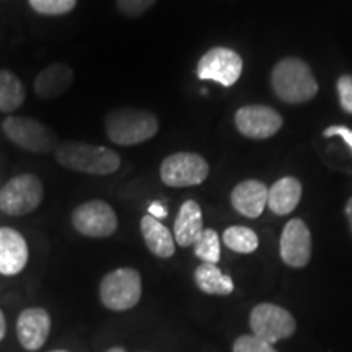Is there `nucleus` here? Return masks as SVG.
<instances>
[{"label": "nucleus", "mask_w": 352, "mask_h": 352, "mask_svg": "<svg viewBox=\"0 0 352 352\" xmlns=\"http://www.w3.org/2000/svg\"><path fill=\"white\" fill-rule=\"evenodd\" d=\"M271 85L277 98L290 104L307 103L318 94V82L310 65L297 57L279 60L271 74Z\"/></svg>", "instance_id": "1"}, {"label": "nucleus", "mask_w": 352, "mask_h": 352, "mask_svg": "<svg viewBox=\"0 0 352 352\" xmlns=\"http://www.w3.org/2000/svg\"><path fill=\"white\" fill-rule=\"evenodd\" d=\"M56 160L64 168L87 175H111L120 170L121 158L108 147L85 142H64L56 148Z\"/></svg>", "instance_id": "2"}, {"label": "nucleus", "mask_w": 352, "mask_h": 352, "mask_svg": "<svg viewBox=\"0 0 352 352\" xmlns=\"http://www.w3.org/2000/svg\"><path fill=\"white\" fill-rule=\"evenodd\" d=\"M104 129L111 142L127 147L151 140L158 132V120L147 109L118 108L107 114Z\"/></svg>", "instance_id": "3"}, {"label": "nucleus", "mask_w": 352, "mask_h": 352, "mask_svg": "<svg viewBox=\"0 0 352 352\" xmlns=\"http://www.w3.org/2000/svg\"><path fill=\"white\" fill-rule=\"evenodd\" d=\"M100 302L111 311H127L142 298V277L134 267H120L100 280Z\"/></svg>", "instance_id": "4"}, {"label": "nucleus", "mask_w": 352, "mask_h": 352, "mask_svg": "<svg viewBox=\"0 0 352 352\" xmlns=\"http://www.w3.org/2000/svg\"><path fill=\"white\" fill-rule=\"evenodd\" d=\"M43 197L44 188L36 175H19L0 189V210L12 217H21L36 210Z\"/></svg>", "instance_id": "5"}, {"label": "nucleus", "mask_w": 352, "mask_h": 352, "mask_svg": "<svg viewBox=\"0 0 352 352\" xmlns=\"http://www.w3.org/2000/svg\"><path fill=\"white\" fill-rule=\"evenodd\" d=\"M2 129L13 144L26 152L47 153L59 147L56 132L33 118L8 116L2 122Z\"/></svg>", "instance_id": "6"}, {"label": "nucleus", "mask_w": 352, "mask_h": 352, "mask_svg": "<svg viewBox=\"0 0 352 352\" xmlns=\"http://www.w3.org/2000/svg\"><path fill=\"white\" fill-rule=\"evenodd\" d=\"M250 327L254 336L274 346L287 340L297 329L296 318L285 308L274 303H259L250 315Z\"/></svg>", "instance_id": "7"}, {"label": "nucleus", "mask_w": 352, "mask_h": 352, "mask_svg": "<svg viewBox=\"0 0 352 352\" xmlns=\"http://www.w3.org/2000/svg\"><path fill=\"white\" fill-rule=\"evenodd\" d=\"M209 164L204 157L191 152H178L162 162L160 178L170 188H188L204 183Z\"/></svg>", "instance_id": "8"}, {"label": "nucleus", "mask_w": 352, "mask_h": 352, "mask_svg": "<svg viewBox=\"0 0 352 352\" xmlns=\"http://www.w3.org/2000/svg\"><path fill=\"white\" fill-rule=\"evenodd\" d=\"M72 226L88 239H108L118 230V215L108 202L88 201L74 209Z\"/></svg>", "instance_id": "9"}, {"label": "nucleus", "mask_w": 352, "mask_h": 352, "mask_svg": "<svg viewBox=\"0 0 352 352\" xmlns=\"http://www.w3.org/2000/svg\"><path fill=\"white\" fill-rule=\"evenodd\" d=\"M243 72V59L228 47H212L201 57L196 74L201 80H214L222 87H232Z\"/></svg>", "instance_id": "10"}, {"label": "nucleus", "mask_w": 352, "mask_h": 352, "mask_svg": "<svg viewBox=\"0 0 352 352\" xmlns=\"http://www.w3.org/2000/svg\"><path fill=\"white\" fill-rule=\"evenodd\" d=\"M283 124V116L276 109L264 104H248L235 114L236 129L248 139H270L280 131Z\"/></svg>", "instance_id": "11"}, {"label": "nucleus", "mask_w": 352, "mask_h": 352, "mask_svg": "<svg viewBox=\"0 0 352 352\" xmlns=\"http://www.w3.org/2000/svg\"><path fill=\"white\" fill-rule=\"evenodd\" d=\"M51 315L43 307H28L16 318V338L20 346L28 352H36L46 344L51 334Z\"/></svg>", "instance_id": "12"}, {"label": "nucleus", "mask_w": 352, "mask_h": 352, "mask_svg": "<svg viewBox=\"0 0 352 352\" xmlns=\"http://www.w3.org/2000/svg\"><path fill=\"white\" fill-rule=\"evenodd\" d=\"M280 258L290 267H305L311 258V235L307 223L292 219L285 223L280 235Z\"/></svg>", "instance_id": "13"}, {"label": "nucleus", "mask_w": 352, "mask_h": 352, "mask_svg": "<svg viewBox=\"0 0 352 352\" xmlns=\"http://www.w3.org/2000/svg\"><path fill=\"white\" fill-rule=\"evenodd\" d=\"M30 252L25 236L12 227H0V274L16 276L28 264Z\"/></svg>", "instance_id": "14"}, {"label": "nucleus", "mask_w": 352, "mask_h": 352, "mask_svg": "<svg viewBox=\"0 0 352 352\" xmlns=\"http://www.w3.org/2000/svg\"><path fill=\"white\" fill-rule=\"evenodd\" d=\"M267 192H270V189L264 183L258 182V179H246L239 186L233 188L230 196L233 209L243 217L256 219L267 206Z\"/></svg>", "instance_id": "15"}, {"label": "nucleus", "mask_w": 352, "mask_h": 352, "mask_svg": "<svg viewBox=\"0 0 352 352\" xmlns=\"http://www.w3.org/2000/svg\"><path fill=\"white\" fill-rule=\"evenodd\" d=\"M74 82V72L67 64L54 63L47 65L34 78V94L43 100H54L64 95Z\"/></svg>", "instance_id": "16"}, {"label": "nucleus", "mask_w": 352, "mask_h": 352, "mask_svg": "<svg viewBox=\"0 0 352 352\" xmlns=\"http://www.w3.org/2000/svg\"><path fill=\"white\" fill-rule=\"evenodd\" d=\"M202 230H204V223H202V210L199 204L192 199L183 202L175 219V243H178L182 248L192 246L201 236Z\"/></svg>", "instance_id": "17"}, {"label": "nucleus", "mask_w": 352, "mask_h": 352, "mask_svg": "<svg viewBox=\"0 0 352 352\" xmlns=\"http://www.w3.org/2000/svg\"><path fill=\"white\" fill-rule=\"evenodd\" d=\"M140 233L148 252L157 258L168 259L175 254V236L160 220L152 215H144L140 220Z\"/></svg>", "instance_id": "18"}, {"label": "nucleus", "mask_w": 352, "mask_h": 352, "mask_svg": "<svg viewBox=\"0 0 352 352\" xmlns=\"http://www.w3.org/2000/svg\"><path fill=\"white\" fill-rule=\"evenodd\" d=\"M302 199V184L294 176H285L276 182L267 192V208L276 215L294 212Z\"/></svg>", "instance_id": "19"}, {"label": "nucleus", "mask_w": 352, "mask_h": 352, "mask_svg": "<svg viewBox=\"0 0 352 352\" xmlns=\"http://www.w3.org/2000/svg\"><path fill=\"white\" fill-rule=\"evenodd\" d=\"M195 283L201 292L208 296H230L233 292V280L223 274L217 264L201 263L195 271Z\"/></svg>", "instance_id": "20"}, {"label": "nucleus", "mask_w": 352, "mask_h": 352, "mask_svg": "<svg viewBox=\"0 0 352 352\" xmlns=\"http://www.w3.org/2000/svg\"><path fill=\"white\" fill-rule=\"evenodd\" d=\"M23 83L10 70H0V113H13L23 104Z\"/></svg>", "instance_id": "21"}, {"label": "nucleus", "mask_w": 352, "mask_h": 352, "mask_svg": "<svg viewBox=\"0 0 352 352\" xmlns=\"http://www.w3.org/2000/svg\"><path fill=\"white\" fill-rule=\"evenodd\" d=\"M223 245L227 246L228 250L235 253H241V254H250L253 252H256L259 240L258 235L254 233L252 228L248 227H241V226H235V227H228L222 235Z\"/></svg>", "instance_id": "22"}, {"label": "nucleus", "mask_w": 352, "mask_h": 352, "mask_svg": "<svg viewBox=\"0 0 352 352\" xmlns=\"http://www.w3.org/2000/svg\"><path fill=\"white\" fill-rule=\"evenodd\" d=\"M195 254L202 263L217 264L220 261V239L214 228H204L195 243Z\"/></svg>", "instance_id": "23"}, {"label": "nucleus", "mask_w": 352, "mask_h": 352, "mask_svg": "<svg viewBox=\"0 0 352 352\" xmlns=\"http://www.w3.org/2000/svg\"><path fill=\"white\" fill-rule=\"evenodd\" d=\"M34 12L41 15H64L76 7L77 0H28Z\"/></svg>", "instance_id": "24"}, {"label": "nucleus", "mask_w": 352, "mask_h": 352, "mask_svg": "<svg viewBox=\"0 0 352 352\" xmlns=\"http://www.w3.org/2000/svg\"><path fill=\"white\" fill-rule=\"evenodd\" d=\"M233 352H277L274 346L254 334H243L233 342Z\"/></svg>", "instance_id": "25"}, {"label": "nucleus", "mask_w": 352, "mask_h": 352, "mask_svg": "<svg viewBox=\"0 0 352 352\" xmlns=\"http://www.w3.org/2000/svg\"><path fill=\"white\" fill-rule=\"evenodd\" d=\"M155 0H118V8L127 16H139L151 8Z\"/></svg>", "instance_id": "26"}, {"label": "nucleus", "mask_w": 352, "mask_h": 352, "mask_svg": "<svg viewBox=\"0 0 352 352\" xmlns=\"http://www.w3.org/2000/svg\"><path fill=\"white\" fill-rule=\"evenodd\" d=\"M341 108L352 114V76H341L336 83Z\"/></svg>", "instance_id": "27"}, {"label": "nucleus", "mask_w": 352, "mask_h": 352, "mask_svg": "<svg viewBox=\"0 0 352 352\" xmlns=\"http://www.w3.org/2000/svg\"><path fill=\"white\" fill-rule=\"evenodd\" d=\"M324 138H333V135H338V138L344 140V142L349 145L352 151V129L346 126H329L328 129L323 131Z\"/></svg>", "instance_id": "28"}, {"label": "nucleus", "mask_w": 352, "mask_h": 352, "mask_svg": "<svg viewBox=\"0 0 352 352\" xmlns=\"http://www.w3.org/2000/svg\"><path fill=\"white\" fill-rule=\"evenodd\" d=\"M148 215H152V217L160 220V219L166 217V209L160 204V202H152L151 208H148Z\"/></svg>", "instance_id": "29"}, {"label": "nucleus", "mask_w": 352, "mask_h": 352, "mask_svg": "<svg viewBox=\"0 0 352 352\" xmlns=\"http://www.w3.org/2000/svg\"><path fill=\"white\" fill-rule=\"evenodd\" d=\"M6 334H7V320H6V315H3L2 308H0V342L6 340Z\"/></svg>", "instance_id": "30"}, {"label": "nucleus", "mask_w": 352, "mask_h": 352, "mask_svg": "<svg viewBox=\"0 0 352 352\" xmlns=\"http://www.w3.org/2000/svg\"><path fill=\"white\" fill-rule=\"evenodd\" d=\"M346 217H347V222H349V227L352 232V197L346 202Z\"/></svg>", "instance_id": "31"}, {"label": "nucleus", "mask_w": 352, "mask_h": 352, "mask_svg": "<svg viewBox=\"0 0 352 352\" xmlns=\"http://www.w3.org/2000/svg\"><path fill=\"white\" fill-rule=\"evenodd\" d=\"M104 352H126V349H124V347H121V346H114V347H109V349L104 351Z\"/></svg>", "instance_id": "32"}, {"label": "nucleus", "mask_w": 352, "mask_h": 352, "mask_svg": "<svg viewBox=\"0 0 352 352\" xmlns=\"http://www.w3.org/2000/svg\"><path fill=\"white\" fill-rule=\"evenodd\" d=\"M51 352H70V351H67V349H54V351H51Z\"/></svg>", "instance_id": "33"}]
</instances>
